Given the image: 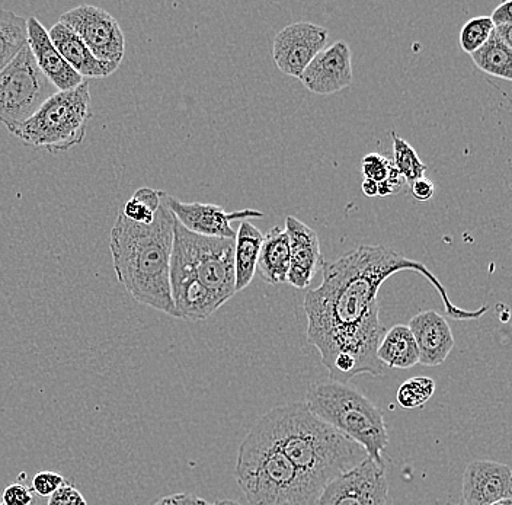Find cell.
I'll use <instances>...</instances> for the list:
<instances>
[{
  "label": "cell",
  "mask_w": 512,
  "mask_h": 505,
  "mask_svg": "<svg viewBox=\"0 0 512 505\" xmlns=\"http://www.w3.org/2000/svg\"><path fill=\"white\" fill-rule=\"evenodd\" d=\"M169 280H194L222 305L236 294L235 239L195 235L175 219Z\"/></svg>",
  "instance_id": "6"
},
{
  "label": "cell",
  "mask_w": 512,
  "mask_h": 505,
  "mask_svg": "<svg viewBox=\"0 0 512 505\" xmlns=\"http://www.w3.org/2000/svg\"><path fill=\"white\" fill-rule=\"evenodd\" d=\"M393 137V155H395V166L396 171L399 172L400 177L405 182H415L419 178H424L425 171H427V165L419 159L418 153L414 147L409 145L406 140L398 136L396 133H392Z\"/></svg>",
  "instance_id": "25"
},
{
  "label": "cell",
  "mask_w": 512,
  "mask_h": 505,
  "mask_svg": "<svg viewBox=\"0 0 512 505\" xmlns=\"http://www.w3.org/2000/svg\"><path fill=\"white\" fill-rule=\"evenodd\" d=\"M304 404L323 423L360 444L368 457L384 463L382 455L389 444V434L383 412L363 393L347 383L318 382L310 386Z\"/></svg>",
  "instance_id": "5"
},
{
  "label": "cell",
  "mask_w": 512,
  "mask_h": 505,
  "mask_svg": "<svg viewBox=\"0 0 512 505\" xmlns=\"http://www.w3.org/2000/svg\"><path fill=\"white\" fill-rule=\"evenodd\" d=\"M288 267L290 245L287 232L286 229L275 226L264 235L256 271H259L268 284H283L287 283Z\"/></svg>",
  "instance_id": "19"
},
{
  "label": "cell",
  "mask_w": 512,
  "mask_h": 505,
  "mask_svg": "<svg viewBox=\"0 0 512 505\" xmlns=\"http://www.w3.org/2000/svg\"><path fill=\"white\" fill-rule=\"evenodd\" d=\"M492 31H494V24H492L491 18H472L463 25L462 33H460V47L464 53L473 54L489 40Z\"/></svg>",
  "instance_id": "27"
},
{
  "label": "cell",
  "mask_w": 512,
  "mask_h": 505,
  "mask_svg": "<svg viewBox=\"0 0 512 505\" xmlns=\"http://www.w3.org/2000/svg\"><path fill=\"white\" fill-rule=\"evenodd\" d=\"M422 366L443 364L454 348V335L447 319L435 310H422L409 322Z\"/></svg>",
  "instance_id": "17"
},
{
  "label": "cell",
  "mask_w": 512,
  "mask_h": 505,
  "mask_svg": "<svg viewBox=\"0 0 512 505\" xmlns=\"http://www.w3.org/2000/svg\"><path fill=\"white\" fill-rule=\"evenodd\" d=\"M48 505H88V501L78 488L67 484L48 497Z\"/></svg>",
  "instance_id": "30"
},
{
  "label": "cell",
  "mask_w": 512,
  "mask_h": 505,
  "mask_svg": "<svg viewBox=\"0 0 512 505\" xmlns=\"http://www.w3.org/2000/svg\"><path fill=\"white\" fill-rule=\"evenodd\" d=\"M162 193L163 191L153 190L149 187L139 188L124 204L120 213L130 222L150 225L155 220V214L158 212L160 201H162Z\"/></svg>",
  "instance_id": "24"
},
{
  "label": "cell",
  "mask_w": 512,
  "mask_h": 505,
  "mask_svg": "<svg viewBox=\"0 0 512 505\" xmlns=\"http://www.w3.org/2000/svg\"><path fill=\"white\" fill-rule=\"evenodd\" d=\"M512 2L511 0H507V2L501 3L498 8L492 12L491 21L494 24V27H499V25H512Z\"/></svg>",
  "instance_id": "35"
},
{
  "label": "cell",
  "mask_w": 512,
  "mask_h": 505,
  "mask_svg": "<svg viewBox=\"0 0 512 505\" xmlns=\"http://www.w3.org/2000/svg\"><path fill=\"white\" fill-rule=\"evenodd\" d=\"M361 190H363L364 196L370 198L379 197V187H377V182L364 180L363 185H361Z\"/></svg>",
  "instance_id": "36"
},
{
  "label": "cell",
  "mask_w": 512,
  "mask_h": 505,
  "mask_svg": "<svg viewBox=\"0 0 512 505\" xmlns=\"http://www.w3.org/2000/svg\"><path fill=\"white\" fill-rule=\"evenodd\" d=\"M0 505H3V504H2V501H0Z\"/></svg>",
  "instance_id": "40"
},
{
  "label": "cell",
  "mask_w": 512,
  "mask_h": 505,
  "mask_svg": "<svg viewBox=\"0 0 512 505\" xmlns=\"http://www.w3.org/2000/svg\"><path fill=\"white\" fill-rule=\"evenodd\" d=\"M389 482L384 463L367 457L320 491L316 505H386Z\"/></svg>",
  "instance_id": "10"
},
{
  "label": "cell",
  "mask_w": 512,
  "mask_h": 505,
  "mask_svg": "<svg viewBox=\"0 0 512 505\" xmlns=\"http://www.w3.org/2000/svg\"><path fill=\"white\" fill-rule=\"evenodd\" d=\"M256 424L319 494L368 457L360 444L323 423L304 402L272 408Z\"/></svg>",
  "instance_id": "3"
},
{
  "label": "cell",
  "mask_w": 512,
  "mask_h": 505,
  "mask_svg": "<svg viewBox=\"0 0 512 505\" xmlns=\"http://www.w3.org/2000/svg\"><path fill=\"white\" fill-rule=\"evenodd\" d=\"M27 34L35 63L54 88L59 89V92L70 91L85 82L54 47L46 27L37 18L27 19Z\"/></svg>",
  "instance_id": "16"
},
{
  "label": "cell",
  "mask_w": 512,
  "mask_h": 505,
  "mask_svg": "<svg viewBox=\"0 0 512 505\" xmlns=\"http://www.w3.org/2000/svg\"><path fill=\"white\" fill-rule=\"evenodd\" d=\"M393 168L395 166H393L390 159L374 152L364 156L363 163H361V169H363V174L366 175V180L377 182V184L386 180Z\"/></svg>",
  "instance_id": "28"
},
{
  "label": "cell",
  "mask_w": 512,
  "mask_h": 505,
  "mask_svg": "<svg viewBox=\"0 0 512 505\" xmlns=\"http://www.w3.org/2000/svg\"><path fill=\"white\" fill-rule=\"evenodd\" d=\"M64 485H67L66 478L56 472H38L32 478V489L41 497H51L57 489L64 487Z\"/></svg>",
  "instance_id": "29"
},
{
  "label": "cell",
  "mask_w": 512,
  "mask_h": 505,
  "mask_svg": "<svg viewBox=\"0 0 512 505\" xmlns=\"http://www.w3.org/2000/svg\"><path fill=\"white\" fill-rule=\"evenodd\" d=\"M492 505H512V500H502V501H498V503H495Z\"/></svg>",
  "instance_id": "38"
},
{
  "label": "cell",
  "mask_w": 512,
  "mask_h": 505,
  "mask_svg": "<svg viewBox=\"0 0 512 505\" xmlns=\"http://www.w3.org/2000/svg\"><path fill=\"white\" fill-rule=\"evenodd\" d=\"M435 382L431 377H412L400 385L396 399L403 409L422 408L434 396Z\"/></svg>",
  "instance_id": "26"
},
{
  "label": "cell",
  "mask_w": 512,
  "mask_h": 505,
  "mask_svg": "<svg viewBox=\"0 0 512 505\" xmlns=\"http://www.w3.org/2000/svg\"><path fill=\"white\" fill-rule=\"evenodd\" d=\"M91 118V92L88 82H83L78 88L51 95L14 136L24 145L57 155L83 142Z\"/></svg>",
  "instance_id": "7"
},
{
  "label": "cell",
  "mask_w": 512,
  "mask_h": 505,
  "mask_svg": "<svg viewBox=\"0 0 512 505\" xmlns=\"http://www.w3.org/2000/svg\"><path fill=\"white\" fill-rule=\"evenodd\" d=\"M264 235L249 220H242L235 236V289L245 290L254 280Z\"/></svg>",
  "instance_id": "20"
},
{
  "label": "cell",
  "mask_w": 512,
  "mask_h": 505,
  "mask_svg": "<svg viewBox=\"0 0 512 505\" xmlns=\"http://www.w3.org/2000/svg\"><path fill=\"white\" fill-rule=\"evenodd\" d=\"M284 229L290 245L287 283L296 289H307L323 264L318 233L294 216L287 217Z\"/></svg>",
  "instance_id": "15"
},
{
  "label": "cell",
  "mask_w": 512,
  "mask_h": 505,
  "mask_svg": "<svg viewBox=\"0 0 512 505\" xmlns=\"http://www.w3.org/2000/svg\"><path fill=\"white\" fill-rule=\"evenodd\" d=\"M456 505H464L463 503H460V504H456Z\"/></svg>",
  "instance_id": "39"
},
{
  "label": "cell",
  "mask_w": 512,
  "mask_h": 505,
  "mask_svg": "<svg viewBox=\"0 0 512 505\" xmlns=\"http://www.w3.org/2000/svg\"><path fill=\"white\" fill-rule=\"evenodd\" d=\"M415 271L440 294L444 309L456 321H473L488 312L457 308L446 287L422 262L383 245H361L338 260L323 262L322 284L307 292V340L318 348L323 366L334 382L348 383L358 375L382 376L377 348L386 334L380 322L379 290L399 271Z\"/></svg>",
  "instance_id": "1"
},
{
  "label": "cell",
  "mask_w": 512,
  "mask_h": 505,
  "mask_svg": "<svg viewBox=\"0 0 512 505\" xmlns=\"http://www.w3.org/2000/svg\"><path fill=\"white\" fill-rule=\"evenodd\" d=\"M236 479L249 505H316L319 497L258 424L240 444Z\"/></svg>",
  "instance_id": "4"
},
{
  "label": "cell",
  "mask_w": 512,
  "mask_h": 505,
  "mask_svg": "<svg viewBox=\"0 0 512 505\" xmlns=\"http://www.w3.org/2000/svg\"><path fill=\"white\" fill-rule=\"evenodd\" d=\"M470 56L482 72L507 82L512 81V44L496 37L494 31L489 40Z\"/></svg>",
  "instance_id": "22"
},
{
  "label": "cell",
  "mask_w": 512,
  "mask_h": 505,
  "mask_svg": "<svg viewBox=\"0 0 512 505\" xmlns=\"http://www.w3.org/2000/svg\"><path fill=\"white\" fill-rule=\"evenodd\" d=\"M377 359L390 369H411L419 363V351L408 325H395L383 335Z\"/></svg>",
  "instance_id": "21"
},
{
  "label": "cell",
  "mask_w": 512,
  "mask_h": 505,
  "mask_svg": "<svg viewBox=\"0 0 512 505\" xmlns=\"http://www.w3.org/2000/svg\"><path fill=\"white\" fill-rule=\"evenodd\" d=\"M31 489L22 484H12L2 494L3 505H31Z\"/></svg>",
  "instance_id": "31"
},
{
  "label": "cell",
  "mask_w": 512,
  "mask_h": 505,
  "mask_svg": "<svg viewBox=\"0 0 512 505\" xmlns=\"http://www.w3.org/2000/svg\"><path fill=\"white\" fill-rule=\"evenodd\" d=\"M329 31L313 22H296L287 25L275 35V66L284 75L300 79L306 67L325 49Z\"/></svg>",
  "instance_id": "11"
},
{
  "label": "cell",
  "mask_w": 512,
  "mask_h": 505,
  "mask_svg": "<svg viewBox=\"0 0 512 505\" xmlns=\"http://www.w3.org/2000/svg\"><path fill=\"white\" fill-rule=\"evenodd\" d=\"M412 196L418 201H428L434 197L435 187L434 182L427 180V178H419L411 184Z\"/></svg>",
  "instance_id": "34"
},
{
  "label": "cell",
  "mask_w": 512,
  "mask_h": 505,
  "mask_svg": "<svg viewBox=\"0 0 512 505\" xmlns=\"http://www.w3.org/2000/svg\"><path fill=\"white\" fill-rule=\"evenodd\" d=\"M51 43L54 44L63 59L69 63V66L75 70L83 79H101L108 78L112 73L117 72L120 65L104 62L96 59L92 51L88 49L85 43L73 33L66 25L54 24L48 31Z\"/></svg>",
  "instance_id": "18"
},
{
  "label": "cell",
  "mask_w": 512,
  "mask_h": 505,
  "mask_svg": "<svg viewBox=\"0 0 512 505\" xmlns=\"http://www.w3.org/2000/svg\"><path fill=\"white\" fill-rule=\"evenodd\" d=\"M512 500V472L504 463L475 460L463 475V504L492 505Z\"/></svg>",
  "instance_id": "14"
},
{
  "label": "cell",
  "mask_w": 512,
  "mask_h": 505,
  "mask_svg": "<svg viewBox=\"0 0 512 505\" xmlns=\"http://www.w3.org/2000/svg\"><path fill=\"white\" fill-rule=\"evenodd\" d=\"M304 88L316 95L338 94L352 82L351 49L345 41L325 47L300 76Z\"/></svg>",
  "instance_id": "13"
},
{
  "label": "cell",
  "mask_w": 512,
  "mask_h": 505,
  "mask_svg": "<svg viewBox=\"0 0 512 505\" xmlns=\"http://www.w3.org/2000/svg\"><path fill=\"white\" fill-rule=\"evenodd\" d=\"M213 505H242L239 504L238 501H232V500H219L216 504Z\"/></svg>",
  "instance_id": "37"
},
{
  "label": "cell",
  "mask_w": 512,
  "mask_h": 505,
  "mask_svg": "<svg viewBox=\"0 0 512 505\" xmlns=\"http://www.w3.org/2000/svg\"><path fill=\"white\" fill-rule=\"evenodd\" d=\"M403 184H405V180L400 177L396 168H393L389 177L383 182H380V184H377V187H379V197L396 196V194H399L400 190H402Z\"/></svg>",
  "instance_id": "32"
},
{
  "label": "cell",
  "mask_w": 512,
  "mask_h": 505,
  "mask_svg": "<svg viewBox=\"0 0 512 505\" xmlns=\"http://www.w3.org/2000/svg\"><path fill=\"white\" fill-rule=\"evenodd\" d=\"M59 22L78 35L96 59L115 65L123 62L126 37L110 12L98 6L80 5L64 12Z\"/></svg>",
  "instance_id": "9"
},
{
  "label": "cell",
  "mask_w": 512,
  "mask_h": 505,
  "mask_svg": "<svg viewBox=\"0 0 512 505\" xmlns=\"http://www.w3.org/2000/svg\"><path fill=\"white\" fill-rule=\"evenodd\" d=\"M150 225L130 222L118 213L111 229L112 264L118 281L136 302L176 316L169 284L175 217L163 200Z\"/></svg>",
  "instance_id": "2"
},
{
  "label": "cell",
  "mask_w": 512,
  "mask_h": 505,
  "mask_svg": "<svg viewBox=\"0 0 512 505\" xmlns=\"http://www.w3.org/2000/svg\"><path fill=\"white\" fill-rule=\"evenodd\" d=\"M28 43L27 19L0 9V72Z\"/></svg>",
  "instance_id": "23"
},
{
  "label": "cell",
  "mask_w": 512,
  "mask_h": 505,
  "mask_svg": "<svg viewBox=\"0 0 512 505\" xmlns=\"http://www.w3.org/2000/svg\"><path fill=\"white\" fill-rule=\"evenodd\" d=\"M54 94L56 88L38 69L27 43L0 72V124L14 134Z\"/></svg>",
  "instance_id": "8"
},
{
  "label": "cell",
  "mask_w": 512,
  "mask_h": 505,
  "mask_svg": "<svg viewBox=\"0 0 512 505\" xmlns=\"http://www.w3.org/2000/svg\"><path fill=\"white\" fill-rule=\"evenodd\" d=\"M152 505H213L203 498L197 497L188 492H181V494L168 495V497L160 498Z\"/></svg>",
  "instance_id": "33"
},
{
  "label": "cell",
  "mask_w": 512,
  "mask_h": 505,
  "mask_svg": "<svg viewBox=\"0 0 512 505\" xmlns=\"http://www.w3.org/2000/svg\"><path fill=\"white\" fill-rule=\"evenodd\" d=\"M166 206L174 214L176 222L195 235L207 238L235 239L236 232L230 223L233 220L261 219L264 213L258 210L245 209L227 213L223 207L204 203H182L175 197L165 193Z\"/></svg>",
  "instance_id": "12"
}]
</instances>
